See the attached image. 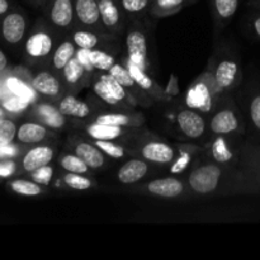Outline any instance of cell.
<instances>
[{"instance_id": "603a6c76", "label": "cell", "mask_w": 260, "mask_h": 260, "mask_svg": "<svg viewBox=\"0 0 260 260\" xmlns=\"http://www.w3.org/2000/svg\"><path fill=\"white\" fill-rule=\"evenodd\" d=\"M108 73L111 74L112 76H114V78L119 81V84H121V85L128 91V93L132 94V98H139L140 95L141 96L147 95V94L145 93L144 90H141V88L137 85L136 81L134 80L132 75L129 74L128 69L124 68L122 63L116 62L111 69H109Z\"/></svg>"}, {"instance_id": "f35d334b", "label": "cell", "mask_w": 260, "mask_h": 260, "mask_svg": "<svg viewBox=\"0 0 260 260\" xmlns=\"http://www.w3.org/2000/svg\"><path fill=\"white\" fill-rule=\"evenodd\" d=\"M17 131L14 122L3 118L0 121V145L10 144L17 135Z\"/></svg>"}, {"instance_id": "d590c367", "label": "cell", "mask_w": 260, "mask_h": 260, "mask_svg": "<svg viewBox=\"0 0 260 260\" xmlns=\"http://www.w3.org/2000/svg\"><path fill=\"white\" fill-rule=\"evenodd\" d=\"M119 4L126 14L139 15L150 9L152 0H119Z\"/></svg>"}, {"instance_id": "681fc988", "label": "cell", "mask_w": 260, "mask_h": 260, "mask_svg": "<svg viewBox=\"0 0 260 260\" xmlns=\"http://www.w3.org/2000/svg\"><path fill=\"white\" fill-rule=\"evenodd\" d=\"M3 118H4V112H3V109L0 108V121H2Z\"/></svg>"}, {"instance_id": "3957f363", "label": "cell", "mask_w": 260, "mask_h": 260, "mask_svg": "<svg viewBox=\"0 0 260 260\" xmlns=\"http://www.w3.org/2000/svg\"><path fill=\"white\" fill-rule=\"evenodd\" d=\"M210 129L216 136L231 135L241 131V122L234 108H221L216 112L210 121Z\"/></svg>"}, {"instance_id": "f546056e", "label": "cell", "mask_w": 260, "mask_h": 260, "mask_svg": "<svg viewBox=\"0 0 260 260\" xmlns=\"http://www.w3.org/2000/svg\"><path fill=\"white\" fill-rule=\"evenodd\" d=\"M63 184L66 188L73 190H88L93 187V180L89 177H85V174H79V173H68L62 177Z\"/></svg>"}, {"instance_id": "f1b7e54d", "label": "cell", "mask_w": 260, "mask_h": 260, "mask_svg": "<svg viewBox=\"0 0 260 260\" xmlns=\"http://www.w3.org/2000/svg\"><path fill=\"white\" fill-rule=\"evenodd\" d=\"M89 60L95 70L98 71H109V69L116 63L114 56L102 50H88Z\"/></svg>"}, {"instance_id": "ee69618b", "label": "cell", "mask_w": 260, "mask_h": 260, "mask_svg": "<svg viewBox=\"0 0 260 260\" xmlns=\"http://www.w3.org/2000/svg\"><path fill=\"white\" fill-rule=\"evenodd\" d=\"M15 170V165L12 161L0 162V175L2 177H8Z\"/></svg>"}, {"instance_id": "6da1fadb", "label": "cell", "mask_w": 260, "mask_h": 260, "mask_svg": "<svg viewBox=\"0 0 260 260\" xmlns=\"http://www.w3.org/2000/svg\"><path fill=\"white\" fill-rule=\"evenodd\" d=\"M225 175V165L218 162H206L200 165L188 177L190 189L198 194H211L220 188Z\"/></svg>"}, {"instance_id": "9a60e30c", "label": "cell", "mask_w": 260, "mask_h": 260, "mask_svg": "<svg viewBox=\"0 0 260 260\" xmlns=\"http://www.w3.org/2000/svg\"><path fill=\"white\" fill-rule=\"evenodd\" d=\"M215 84L220 90H231L239 79V66L234 60H222L215 71Z\"/></svg>"}, {"instance_id": "ffe728a7", "label": "cell", "mask_w": 260, "mask_h": 260, "mask_svg": "<svg viewBox=\"0 0 260 260\" xmlns=\"http://www.w3.org/2000/svg\"><path fill=\"white\" fill-rule=\"evenodd\" d=\"M58 109L61 113L66 117H74V118H86L91 114V108L88 103L80 101L75 95H63L57 103Z\"/></svg>"}, {"instance_id": "c3c4849f", "label": "cell", "mask_w": 260, "mask_h": 260, "mask_svg": "<svg viewBox=\"0 0 260 260\" xmlns=\"http://www.w3.org/2000/svg\"><path fill=\"white\" fill-rule=\"evenodd\" d=\"M254 29H255L256 35L260 37V17H258L255 20H254Z\"/></svg>"}, {"instance_id": "1f68e13d", "label": "cell", "mask_w": 260, "mask_h": 260, "mask_svg": "<svg viewBox=\"0 0 260 260\" xmlns=\"http://www.w3.org/2000/svg\"><path fill=\"white\" fill-rule=\"evenodd\" d=\"M99 79L104 83V85L108 88V90L118 99L121 103H124V102L128 101V91L123 88V86L119 84V81L117 80L114 76H112L108 71H104L103 74L99 75Z\"/></svg>"}, {"instance_id": "5b68a950", "label": "cell", "mask_w": 260, "mask_h": 260, "mask_svg": "<svg viewBox=\"0 0 260 260\" xmlns=\"http://www.w3.org/2000/svg\"><path fill=\"white\" fill-rule=\"evenodd\" d=\"M178 126L188 139H200L206 131L205 118L193 109H183L177 116Z\"/></svg>"}, {"instance_id": "ac0fdd59", "label": "cell", "mask_w": 260, "mask_h": 260, "mask_svg": "<svg viewBox=\"0 0 260 260\" xmlns=\"http://www.w3.org/2000/svg\"><path fill=\"white\" fill-rule=\"evenodd\" d=\"M210 155L213 161L222 165L231 164L236 160V151L226 135H218L216 137L210 147Z\"/></svg>"}, {"instance_id": "4fadbf2b", "label": "cell", "mask_w": 260, "mask_h": 260, "mask_svg": "<svg viewBox=\"0 0 260 260\" xmlns=\"http://www.w3.org/2000/svg\"><path fill=\"white\" fill-rule=\"evenodd\" d=\"M32 88L48 98H58L62 93V84L50 71H41L32 79Z\"/></svg>"}, {"instance_id": "836d02e7", "label": "cell", "mask_w": 260, "mask_h": 260, "mask_svg": "<svg viewBox=\"0 0 260 260\" xmlns=\"http://www.w3.org/2000/svg\"><path fill=\"white\" fill-rule=\"evenodd\" d=\"M10 188L18 194L27 196V197H36L42 193V187L35 180L17 179L10 183Z\"/></svg>"}, {"instance_id": "74e56055", "label": "cell", "mask_w": 260, "mask_h": 260, "mask_svg": "<svg viewBox=\"0 0 260 260\" xmlns=\"http://www.w3.org/2000/svg\"><path fill=\"white\" fill-rule=\"evenodd\" d=\"M93 90H94V93L96 94V96H98V98L101 99L103 103L108 104V106L117 107V106H119V104H122L121 102H119L118 99H117L116 96H114L113 94L108 90V88L104 85V83L99 78L94 81Z\"/></svg>"}, {"instance_id": "d4e9b609", "label": "cell", "mask_w": 260, "mask_h": 260, "mask_svg": "<svg viewBox=\"0 0 260 260\" xmlns=\"http://www.w3.org/2000/svg\"><path fill=\"white\" fill-rule=\"evenodd\" d=\"M62 74L63 79H65V83L69 86H76L81 83V80L85 78V75L88 73H86L83 63L79 61V58L76 56H74L70 60V62L63 68Z\"/></svg>"}, {"instance_id": "cb8c5ba5", "label": "cell", "mask_w": 260, "mask_h": 260, "mask_svg": "<svg viewBox=\"0 0 260 260\" xmlns=\"http://www.w3.org/2000/svg\"><path fill=\"white\" fill-rule=\"evenodd\" d=\"M76 53V45L74 41L65 40L56 47L52 55V66L55 71L60 73Z\"/></svg>"}, {"instance_id": "277c9868", "label": "cell", "mask_w": 260, "mask_h": 260, "mask_svg": "<svg viewBox=\"0 0 260 260\" xmlns=\"http://www.w3.org/2000/svg\"><path fill=\"white\" fill-rule=\"evenodd\" d=\"M140 155L146 161L155 162V164H169L175 160L174 147L168 145L167 142L150 140L140 146Z\"/></svg>"}, {"instance_id": "d6a6232c", "label": "cell", "mask_w": 260, "mask_h": 260, "mask_svg": "<svg viewBox=\"0 0 260 260\" xmlns=\"http://www.w3.org/2000/svg\"><path fill=\"white\" fill-rule=\"evenodd\" d=\"M7 86L14 95L20 96V98L25 99V101H28L29 103H32L36 99V93H37V91L33 88H29L27 84L23 83L19 79L9 78L7 80Z\"/></svg>"}, {"instance_id": "d6986e66", "label": "cell", "mask_w": 260, "mask_h": 260, "mask_svg": "<svg viewBox=\"0 0 260 260\" xmlns=\"http://www.w3.org/2000/svg\"><path fill=\"white\" fill-rule=\"evenodd\" d=\"M127 69H128L129 74L132 75L134 80L136 81L137 85L141 88V90H144L147 95H151L152 98L162 99L161 89L156 85L154 79L147 74L146 70L139 68V66L129 62V61H127Z\"/></svg>"}, {"instance_id": "7c38bea8", "label": "cell", "mask_w": 260, "mask_h": 260, "mask_svg": "<svg viewBox=\"0 0 260 260\" xmlns=\"http://www.w3.org/2000/svg\"><path fill=\"white\" fill-rule=\"evenodd\" d=\"M53 50V38L50 33L45 30H38L33 33L25 43V51L28 56L33 58L47 57L52 53Z\"/></svg>"}, {"instance_id": "ab89813d", "label": "cell", "mask_w": 260, "mask_h": 260, "mask_svg": "<svg viewBox=\"0 0 260 260\" xmlns=\"http://www.w3.org/2000/svg\"><path fill=\"white\" fill-rule=\"evenodd\" d=\"M30 175H32V179L36 183H38V184L48 185L51 183V180H52L53 168L51 165H46V167H42L40 169L32 172Z\"/></svg>"}, {"instance_id": "8d00e7d4", "label": "cell", "mask_w": 260, "mask_h": 260, "mask_svg": "<svg viewBox=\"0 0 260 260\" xmlns=\"http://www.w3.org/2000/svg\"><path fill=\"white\" fill-rule=\"evenodd\" d=\"M213 7L221 19H230L238 10L239 0H213Z\"/></svg>"}, {"instance_id": "e0dca14e", "label": "cell", "mask_w": 260, "mask_h": 260, "mask_svg": "<svg viewBox=\"0 0 260 260\" xmlns=\"http://www.w3.org/2000/svg\"><path fill=\"white\" fill-rule=\"evenodd\" d=\"M149 169V164L145 160L131 159L119 168L117 178L123 184H134L144 179Z\"/></svg>"}, {"instance_id": "4316f807", "label": "cell", "mask_w": 260, "mask_h": 260, "mask_svg": "<svg viewBox=\"0 0 260 260\" xmlns=\"http://www.w3.org/2000/svg\"><path fill=\"white\" fill-rule=\"evenodd\" d=\"M185 2L187 0H152L151 14L155 17H167L182 9Z\"/></svg>"}, {"instance_id": "9c48e42d", "label": "cell", "mask_w": 260, "mask_h": 260, "mask_svg": "<svg viewBox=\"0 0 260 260\" xmlns=\"http://www.w3.org/2000/svg\"><path fill=\"white\" fill-rule=\"evenodd\" d=\"M55 156V149L48 145H40L30 149L27 154L24 155L22 160L23 169L28 173H32L40 168L50 165V162Z\"/></svg>"}, {"instance_id": "db71d44e", "label": "cell", "mask_w": 260, "mask_h": 260, "mask_svg": "<svg viewBox=\"0 0 260 260\" xmlns=\"http://www.w3.org/2000/svg\"><path fill=\"white\" fill-rule=\"evenodd\" d=\"M0 94H2V93H0Z\"/></svg>"}, {"instance_id": "bcb514c9", "label": "cell", "mask_w": 260, "mask_h": 260, "mask_svg": "<svg viewBox=\"0 0 260 260\" xmlns=\"http://www.w3.org/2000/svg\"><path fill=\"white\" fill-rule=\"evenodd\" d=\"M8 9H9V3H8V0H0V15L7 13Z\"/></svg>"}, {"instance_id": "ba28073f", "label": "cell", "mask_w": 260, "mask_h": 260, "mask_svg": "<svg viewBox=\"0 0 260 260\" xmlns=\"http://www.w3.org/2000/svg\"><path fill=\"white\" fill-rule=\"evenodd\" d=\"M75 18L74 0H50V19L57 28H69Z\"/></svg>"}, {"instance_id": "30bf717a", "label": "cell", "mask_w": 260, "mask_h": 260, "mask_svg": "<svg viewBox=\"0 0 260 260\" xmlns=\"http://www.w3.org/2000/svg\"><path fill=\"white\" fill-rule=\"evenodd\" d=\"M73 151L83 159L90 169L99 170L106 165V154L94 142L78 141L74 145Z\"/></svg>"}, {"instance_id": "2e32d148", "label": "cell", "mask_w": 260, "mask_h": 260, "mask_svg": "<svg viewBox=\"0 0 260 260\" xmlns=\"http://www.w3.org/2000/svg\"><path fill=\"white\" fill-rule=\"evenodd\" d=\"M75 18L81 24L96 27L101 20L98 0H74Z\"/></svg>"}, {"instance_id": "8fae6325", "label": "cell", "mask_w": 260, "mask_h": 260, "mask_svg": "<svg viewBox=\"0 0 260 260\" xmlns=\"http://www.w3.org/2000/svg\"><path fill=\"white\" fill-rule=\"evenodd\" d=\"M25 29H27V22H25L24 15L20 13H10L3 20V37L12 45H15L23 40Z\"/></svg>"}, {"instance_id": "e575fe53", "label": "cell", "mask_w": 260, "mask_h": 260, "mask_svg": "<svg viewBox=\"0 0 260 260\" xmlns=\"http://www.w3.org/2000/svg\"><path fill=\"white\" fill-rule=\"evenodd\" d=\"M94 144L106 154V156L112 157V159L119 160L126 155V150L122 145L116 144L113 140H93Z\"/></svg>"}, {"instance_id": "7a4b0ae2", "label": "cell", "mask_w": 260, "mask_h": 260, "mask_svg": "<svg viewBox=\"0 0 260 260\" xmlns=\"http://www.w3.org/2000/svg\"><path fill=\"white\" fill-rule=\"evenodd\" d=\"M127 61L144 70H149V43L146 33L141 27L132 25L126 36Z\"/></svg>"}, {"instance_id": "4dcf8cb0", "label": "cell", "mask_w": 260, "mask_h": 260, "mask_svg": "<svg viewBox=\"0 0 260 260\" xmlns=\"http://www.w3.org/2000/svg\"><path fill=\"white\" fill-rule=\"evenodd\" d=\"M73 41L78 48L84 50H95L99 45V37L91 30H75L73 33Z\"/></svg>"}, {"instance_id": "816d5d0a", "label": "cell", "mask_w": 260, "mask_h": 260, "mask_svg": "<svg viewBox=\"0 0 260 260\" xmlns=\"http://www.w3.org/2000/svg\"><path fill=\"white\" fill-rule=\"evenodd\" d=\"M187 2H192V0H187Z\"/></svg>"}, {"instance_id": "484cf974", "label": "cell", "mask_w": 260, "mask_h": 260, "mask_svg": "<svg viewBox=\"0 0 260 260\" xmlns=\"http://www.w3.org/2000/svg\"><path fill=\"white\" fill-rule=\"evenodd\" d=\"M95 122L103 124H111V126L131 127L141 123V119L135 118L134 116H129V114L126 113H104L99 114L95 118Z\"/></svg>"}, {"instance_id": "f6af8a7d", "label": "cell", "mask_w": 260, "mask_h": 260, "mask_svg": "<svg viewBox=\"0 0 260 260\" xmlns=\"http://www.w3.org/2000/svg\"><path fill=\"white\" fill-rule=\"evenodd\" d=\"M188 162H189V156H188V155H184V156H183V159L180 157V160H178V161L175 162L174 167H173V170H174V172L183 170L185 167H187Z\"/></svg>"}, {"instance_id": "5bb4252c", "label": "cell", "mask_w": 260, "mask_h": 260, "mask_svg": "<svg viewBox=\"0 0 260 260\" xmlns=\"http://www.w3.org/2000/svg\"><path fill=\"white\" fill-rule=\"evenodd\" d=\"M36 118L47 128L62 129L66 124V116L60 112L57 106L50 103H41L36 106Z\"/></svg>"}, {"instance_id": "44dd1931", "label": "cell", "mask_w": 260, "mask_h": 260, "mask_svg": "<svg viewBox=\"0 0 260 260\" xmlns=\"http://www.w3.org/2000/svg\"><path fill=\"white\" fill-rule=\"evenodd\" d=\"M50 136L47 127L40 122H27L18 128L17 137L23 144H40Z\"/></svg>"}, {"instance_id": "f907efd6", "label": "cell", "mask_w": 260, "mask_h": 260, "mask_svg": "<svg viewBox=\"0 0 260 260\" xmlns=\"http://www.w3.org/2000/svg\"><path fill=\"white\" fill-rule=\"evenodd\" d=\"M36 2H40V3H45V2H47V0H36Z\"/></svg>"}, {"instance_id": "f5cc1de1", "label": "cell", "mask_w": 260, "mask_h": 260, "mask_svg": "<svg viewBox=\"0 0 260 260\" xmlns=\"http://www.w3.org/2000/svg\"><path fill=\"white\" fill-rule=\"evenodd\" d=\"M259 8H260V0H259Z\"/></svg>"}, {"instance_id": "7bdbcfd3", "label": "cell", "mask_w": 260, "mask_h": 260, "mask_svg": "<svg viewBox=\"0 0 260 260\" xmlns=\"http://www.w3.org/2000/svg\"><path fill=\"white\" fill-rule=\"evenodd\" d=\"M15 155V147L10 146V144L0 145V157L4 159H10Z\"/></svg>"}, {"instance_id": "52a82bcc", "label": "cell", "mask_w": 260, "mask_h": 260, "mask_svg": "<svg viewBox=\"0 0 260 260\" xmlns=\"http://www.w3.org/2000/svg\"><path fill=\"white\" fill-rule=\"evenodd\" d=\"M101 20L104 28L111 32H118L122 29L123 22V10L119 0H98Z\"/></svg>"}, {"instance_id": "7dc6e473", "label": "cell", "mask_w": 260, "mask_h": 260, "mask_svg": "<svg viewBox=\"0 0 260 260\" xmlns=\"http://www.w3.org/2000/svg\"><path fill=\"white\" fill-rule=\"evenodd\" d=\"M7 63H8L7 57H5L4 53L0 51V70H4V69L7 68Z\"/></svg>"}, {"instance_id": "83f0119b", "label": "cell", "mask_w": 260, "mask_h": 260, "mask_svg": "<svg viewBox=\"0 0 260 260\" xmlns=\"http://www.w3.org/2000/svg\"><path fill=\"white\" fill-rule=\"evenodd\" d=\"M58 164L65 172L79 173V174H88L90 168L85 164L83 159L75 154H63L58 159Z\"/></svg>"}, {"instance_id": "8992f818", "label": "cell", "mask_w": 260, "mask_h": 260, "mask_svg": "<svg viewBox=\"0 0 260 260\" xmlns=\"http://www.w3.org/2000/svg\"><path fill=\"white\" fill-rule=\"evenodd\" d=\"M145 189L152 196L161 198H178L184 193V184L182 180L174 177L159 178L149 182Z\"/></svg>"}, {"instance_id": "7402d4cb", "label": "cell", "mask_w": 260, "mask_h": 260, "mask_svg": "<svg viewBox=\"0 0 260 260\" xmlns=\"http://www.w3.org/2000/svg\"><path fill=\"white\" fill-rule=\"evenodd\" d=\"M126 127L111 126V124L98 123L94 121L85 127V132L91 140H118L126 135Z\"/></svg>"}, {"instance_id": "60d3db41", "label": "cell", "mask_w": 260, "mask_h": 260, "mask_svg": "<svg viewBox=\"0 0 260 260\" xmlns=\"http://www.w3.org/2000/svg\"><path fill=\"white\" fill-rule=\"evenodd\" d=\"M3 106H4V108L7 109V111L14 112V113H19V112L25 111V109L28 108V106H29V102L25 101V99H23V98H20V96L14 95L13 98L7 99Z\"/></svg>"}, {"instance_id": "b9f144b4", "label": "cell", "mask_w": 260, "mask_h": 260, "mask_svg": "<svg viewBox=\"0 0 260 260\" xmlns=\"http://www.w3.org/2000/svg\"><path fill=\"white\" fill-rule=\"evenodd\" d=\"M250 118L256 128L260 129V95H255L250 102Z\"/></svg>"}]
</instances>
